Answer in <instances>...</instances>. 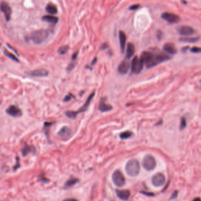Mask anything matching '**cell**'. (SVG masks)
Listing matches in <instances>:
<instances>
[{
    "instance_id": "83f0119b",
    "label": "cell",
    "mask_w": 201,
    "mask_h": 201,
    "mask_svg": "<svg viewBox=\"0 0 201 201\" xmlns=\"http://www.w3.org/2000/svg\"><path fill=\"white\" fill-rule=\"evenodd\" d=\"M65 115L67 117L71 118V119H74L76 118L77 114L76 113V111H68L65 112Z\"/></svg>"
},
{
    "instance_id": "d590c367",
    "label": "cell",
    "mask_w": 201,
    "mask_h": 201,
    "mask_svg": "<svg viewBox=\"0 0 201 201\" xmlns=\"http://www.w3.org/2000/svg\"><path fill=\"white\" fill-rule=\"evenodd\" d=\"M75 64H74V63H71V64L68 65V67L67 69L69 71H71V70L74 68V67H75Z\"/></svg>"
},
{
    "instance_id": "e575fe53",
    "label": "cell",
    "mask_w": 201,
    "mask_h": 201,
    "mask_svg": "<svg viewBox=\"0 0 201 201\" xmlns=\"http://www.w3.org/2000/svg\"><path fill=\"white\" fill-rule=\"evenodd\" d=\"M141 193L144 194V195L145 196H153L155 195L154 193H153L152 192H145V191H141Z\"/></svg>"
},
{
    "instance_id": "6da1fadb",
    "label": "cell",
    "mask_w": 201,
    "mask_h": 201,
    "mask_svg": "<svg viewBox=\"0 0 201 201\" xmlns=\"http://www.w3.org/2000/svg\"><path fill=\"white\" fill-rule=\"evenodd\" d=\"M125 171L130 177H136L140 172V164L137 159H131L126 164Z\"/></svg>"
},
{
    "instance_id": "9c48e42d",
    "label": "cell",
    "mask_w": 201,
    "mask_h": 201,
    "mask_svg": "<svg viewBox=\"0 0 201 201\" xmlns=\"http://www.w3.org/2000/svg\"><path fill=\"white\" fill-rule=\"evenodd\" d=\"M0 10L4 14L6 21H10L12 14V10L9 4L5 2H2L0 4Z\"/></svg>"
},
{
    "instance_id": "1f68e13d",
    "label": "cell",
    "mask_w": 201,
    "mask_h": 201,
    "mask_svg": "<svg viewBox=\"0 0 201 201\" xmlns=\"http://www.w3.org/2000/svg\"><path fill=\"white\" fill-rule=\"evenodd\" d=\"M178 195V192L177 191H175L174 192H173L170 198V200L172 199H174L177 198V196Z\"/></svg>"
},
{
    "instance_id": "5bb4252c",
    "label": "cell",
    "mask_w": 201,
    "mask_h": 201,
    "mask_svg": "<svg viewBox=\"0 0 201 201\" xmlns=\"http://www.w3.org/2000/svg\"><path fill=\"white\" fill-rule=\"evenodd\" d=\"M72 135V130L67 126H63L58 132V135L60 137L68 138Z\"/></svg>"
},
{
    "instance_id": "ba28073f",
    "label": "cell",
    "mask_w": 201,
    "mask_h": 201,
    "mask_svg": "<svg viewBox=\"0 0 201 201\" xmlns=\"http://www.w3.org/2000/svg\"><path fill=\"white\" fill-rule=\"evenodd\" d=\"M165 177L162 173H158L152 178V183L155 187L163 186L165 183Z\"/></svg>"
},
{
    "instance_id": "2e32d148",
    "label": "cell",
    "mask_w": 201,
    "mask_h": 201,
    "mask_svg": "<svg viewBox=\"0 0 201 201\" xmlns=\"http://www.w3.org/2000/svg\"><path fill=\"white\" fill-rule=\"evenodd\" d=\"M116 195L120 199L122 200H127L129 198L131 193L128 190H116Z\"/></svg>"
},
{
    "instance_id": "484cf974",
    "label": "cell",
    "mask_w": 201,
    "mask_h": 201,
    "mask_svg": "<svg viewBox=\"0 0 201 201\" xmlns=\"http://www.w3.org/2000/svg\"><path fill=\"white\" fill-rule=\"evenodd\" d=\"M4 54H5V55L6 56H7L8 58H10L11 60L14 61L18 62H19V60L18 58H17V57L15 55H14L13 54L10 53V52L7 51V50H5L4 51Z\"/></svg>"
},
{
    "instance_id": "9a60e30c",
    "label": "cell",
    "mask_w": 201,
    "mask_h": 201,
    "mask_svg": "<svg viewBox=\"0 0 201 201\" xmlns=\"http://www.w3.org/2000/svg\"><path fill=\"white\" fill-rule=\"evenodd\" d=\"M98 109L101 112H108L112 109V107L111 105L107 104L105 102V98H102L99 102Z\"/></svg>"
},
{
    "instance_id": "7c38bea8",
    "label": "cell",
    "mask_w": 201,
    "mask_h": 201,
    "mask_svg": "<svg viewBox=\"0 0 201 201\" xmlns=\"http://www.w3.org/2000/svg\"><path fill=\"white\" fill-rule=\"evenodd\" d=\"M6 112L9 115L12 117H15V118L21 116L22 115L21 110L15 105H11L10 107H9L7 109Z\"/></svg>"
},
{
    "instance_id": "603a6c76",
    "label": "cell",
    "mask_w": 201,
    "mask_h": 201,
    "mask_svg": "<svg viewBox=\"0 0 201 201\" xmlns=\"http://www.w3.org/2000/svg\"><path fill=\"white\" fill-rule=\"evenodd\" d=\"M35 151V149L34 146H30L28 145H26L22 150V154L24 157H25L28 153L31 152H34Z\"/></svg>"
},
{
    "instance_id": "74e56055",
    "label": "cell",
    "mask_w": 201,
    "mask_h": 201,
    "mask_svg": "<svg viewBox=\"0 0 201 201\" xmlns=\"http://www.w3.org/2000/svg\"><path fill=\"white\" fill-rule=\"evenodd\" d=\"M63 201H78V200L74 198H67V199H64Z\"/></svg>"
},
{
    "instance_id": "ffe728a7",
    "label": "cell",
    "mask_w": 201,
    "mask_h": 201,
    "mask_svg": "<svg viewBox=\"0 0 201 201\" xmlns=\"http://www.w3.org/2000/svg\"><path fill=\"white\" fill-rule=\"evenodd\" d=\"M135 51V49L134 45L131 42L128 43L126 49V58H127V59H130V58L134 55Z\"/></svg>"
},
{
    "instance_id": "5b68a950",
    "label": "cell",
    "mask_w": 201,
    "mask_h": 201,
    "mask_svg": "<svg viewBox=\"0 0 201 201\" xmlns=\"http://www.w3.org/2000/svg\"><path fill=\"white\" fill-rule=\"evenodd\" d=\"M112 181L114 185L118 187H122L125 185V179L122 173L120 171L116 170L113 173L112 176Z\"/></svg>"
},
{
    "instance_id": "277c9868",
    "label": "cell",
    "mask_w": 201,
    "mask_h": 201,
    "mask_svg": "<svg viewBox=\"0 0 201 201\" xmlns=\"http://www.w3.org/2000/svg\"><path fill=\"white\" fill-rule=\"evenodd\" d=\"M142 166L146 171H150L155 169L157 165V162L155 158L150 154L146 155L142 160Z\"/></svg>"
},
{
    "instance_id": "d6a6232c",
    "label": "cell",
    "mask_w": 201,
    "mask_h": 201,
    "mask_svg": "<svg viewBox=\"0 0 201 201\" xmlns=\"http://www.w3.org/2000/svg\"><path fill=\"white\" fill-rule=\"evenodd\" d=\"M139 7H140V5H139V4H134V5L131 6L129 9L130 10H132V11L137 10V9H138L139 8Z\"/></svg>"
},
{
    "instance_id": "d6986e66",
    "label": "cell",
    "mask_w": 201,
    "mask_h": 201,
    "mask_svg": "<svg viewBox=\"0 0 201 201\" xmlns=\"http://www.w3.org/2000/svg\"><path fill=\"white\" fill-rule=\"evenodd\" d=\"M119 43H120V48L122 53H124L125 51L126 42V36L125 33L123 31H119Z\"/></svg>"
},
{
    "instance_id": "836d02e7",
    "label": "cell",
    "mask_w": 201,
    "mask_h": 201,
    "mask_svg": "<svg viewBox=\"0 0 201 201\" xmlns=\"http://www.w3.org/2000/svg\"><path fill=\"white\" fill-rule=\"evenodd\" d=\"M73 95L71 94H68L67 95L65 96V98L64 99V101H65V102H66V101H69L70 99H72V98H73Z\"/></svg>"
},
{
    "instance_id": "d4e9b609",
    "label": "cell",
    "mask_w": 201,
    "mask_h": 201,
    "mask_svg": "<svg viewBox=\"0 0 201 201\" xmlns=\"http://www.w3.org/2000/svg\"><path fill=\"white\" fill-rule=\"evenodd\" d=\"M78 182V179H76V178H71V179H69L68 180H67L66 183L64 185V188H69L70 187L74 186L75 185L76 183Z\"/></svg>"
},
{
    "instance_id": "4fadbf2b",
    "label": "cell",
    "mask_w": 201,
    "mask_h": 201,
    "mask_svg": "<svg viewBox=\"0 0 201 201\" xmlns=\"http://www.w3.org/2000/svg\"><path fill=\"white\" fill-rule=\"evenodd\" d=\"M129 68L130 64L129 62L126 60H124L119 64L118 67V71L119 74H122V75H125V74L128 73Z\"/></svg>"
},
{
    "instance_id": "60d3db41",
    "label": "cell",
    "mask_w": 201,
    "mask_h": 201,
    "mask_svg": "<svg viewBox=\"0 0 201 201\" xmlns=\"http://www.w3.org/2000/svg\"><path fill=\"white\" fill-rule=\"evenodd\" d=\"M78 55V53H76L74 54V55H73V56H72V58H73V60H75L76 58V56H77Z\"/></svg>"
},
{
    "instance_id": "e0dca14e",
    "label": "cell",
    "mask_w": 201,
    "mask_h": 201,
    "mask_svg": "<svg viewBox=\"0 0 201 201\" xmlns=\"http://www.w3.org/2000/svg\"><path fill=\"white\" fill-rule=\"evenodd\" d=\"M164 51L166 53L173 55L177 53V49L175 46L171 43H166L164 46Z\"/></svg>"
},
{
    "instance_id": "ac0fdd59",
    "label": "cell",
    "mask_w": 201,
    "mask_h": 201,
    "mask_svg": "<svg viewBox=\"0 0 201 201\" xmlns=\"http://www.w3.org/2000/svg\"><path fill=\"white\" fill-rule=\"evenodd\" d=\"M95 95V92H92V93L91 94L89 95V96L88 97V98L87 100H86V102H85L84 104H83V105L82 106V107H81L80 109H79L78 111H76V114H78V113H81V112H83L87 111V108H88L89 105L90 104V103H91L92 99H93L94 96Z\"/></svg>"
},
{
    "instance_id": "44dd1931",
    "label": "cell",
    "mask_w": 201,
    "mask_h": 201,
    "mask_svg": "<svg viewBox=\"0 0 201 201\" xmlns=\"http://www.w3.org/2000/svg\"><path fill=\"white\" fill-rule=\"evenodd\" d=\"M42 19L45 21L48 22L49 23L53 24H56L58 21V18L56 17L53 16V15H44V16L42 17Z\"/></svg>"
},
{
    "instance_id": "f1b7e54d",
    "label": "cell",
    "mask_w": 201,
    "mask_h": 201,
    "mask_svg": "<svg viewBox=\"0 0 201 201\" xmlns=\"http://www.w3.org/2000/svg\"><path fill=\"white\" fill-rule=\"evenodd\" d=\"M68 49H69V47L68 46H63L62 47H61L60 48H59L58 51L60 54L64 55V54L67 53V52L68 51Z\"/></svg>"
},
{
    "instance_id": "ab89813d",
    "label": "cell",
    "mask_w": 201,
    "mask_h": 201,
    "mask_svg": "<svg viewBox=\"0 0 201 201\" xmlns=\"http://www.w3.org/2000/svg\"><path fill=\"white\" fill-rule=\"evenodd\" d=\"M192 201H201V198L199 197H196L194 198L192 200Z\"/></svg>"
},
{
    "instance_id": "30bf717a",
    "label": "cell",
    "mask_w": 201,
    "mask_h": 201,
    "mask_svg": "<svg viewBox=\"0 0 201 201\" xmlns=\"http://www.w3.org/2000/svg\"><path fill=\"white\" fill-rule=\"evenodd\" d=\"M177 30L178 33L183 36H189L195 33V31L192 27L188 25L180 26L178 27Z\"/></svg>"
},
{
    "instance_id": "7402d4cb",
    "label": "cell",
    "mask_w": 201,
    "mask_h": 201,
    "mask_svg": "<svg viewBox=\"0 0 201 201\" xmlns=\"http://www.w3.org/2000/svg\"><path fill=\"white\" fill-rule=\"evenodd\" d=\"M46 10L47 12L51 15H55L58 12L57 7L54 4L52 3H49L47 5Z\"/></svg>"
},
{
    "instance_id": "52a82bcc",
    "label": "cell",
    "mask_w": 201,
    "mask_h": 201,
    "mask_svg": "<svg viewBox=\"0 0 201 201\" xmlns=\"http://www.w3.org/2000/svg\"><path fill=\"white\" fill-rule=\"evenodd\" d=\"M162 18L165 20L170 24H176L178 23L180 20V18L178 15L175 14L174 13L165 12L162 13L161 15Z\"/></svg>"
},
{
    "instance_id": "3957f363",
    "label": "cell",
    "mask_w": 201,
    "mask_h": 201,
    "mask_svg": "<svg viewBox=\"0 0 201 201\" xmlns=\"http://www.w3.org/2000/svg\"><path fill=\"white\" fill-rule=\"evenodd\" d=\"M140 59L143 62V64H145L146 68H150L156 66L157 64H158L156 60L155 55L148 51L143 52L141 54Z\"/></svg>"
},
{
    "instance_id": "8992f818",
    "label": "cell",
    "mask_w": 201,
    "mask_h": 201,
    "mask_svg": "<svg viewBox=\"0 0 201 201\" xmlns=\"http://www.w3.org/2000/svg\"><path fill=\"white\" fill-rule=\"evenodd\" d=\"M143 62L138 56H135L133 58L131 63V71L134 74H139L141 73L143 69Z\"/></svg>"
},
{
    "instance_id": "7a4b0ae2",
    "label": "cell",
    "mask_w": 201,
    "mask_h": 201,
    "mask_svg": "<svg viewBox=\"0 0 201 201\" xmlns=\"http://www.w3.org/2000/svg\"><path fill=\"white\" fill-rule=\"evenodd\" d=\"M49 36V32L46 30H40L34 31L30 35V39L36 44L44 42Z\"/></svg>"
},
{
    "instance_id": "4dcf8cb0",
    "label": "cell",
    "mask_w": 201,
    "mask_h": 201,
    "mask_svg": "<svg viewBox=\"0 0 201 201\" xmlns=\"http://www.w3.org/2000/svg\"><path fill=\"white\" fill-rule=\"evenodd\" d=\"M191 51L193 53H201V48L197 47H194L191 49Z\"/></svg>"
},
{
    "instance_id": "f546056e",
    "label": "cell",
    "mask_w": 201,
    "mask_h": 201,
    "mask_svg": "<svg viewBox=\"0 0 201 201\" xmlns=\"http://www.w3.org/2000/svg\"><path fill=\"white\" fill-rule=\"evenodd\" d=\"M186 119H185L184 117L181 118V120H180V129H184L186 127Z\"/></svg>"
},
{
    "instance_id": "4316f807",
    "label": "cell",
    "mask_w": 201,
    "mask_h": 201,
    "mask_svg": "<svg viewBox=\"0 0 201 201\" xmlns=\"http://www.w3.org/2000/svg\"><path fill=\"white\" fill-rule=\"evenodd\" d=\"M132 135H133V133L131 131H126L121 133L119 137H120L121 139H126L129 138L131 137Z\"/></svg>"
},
{
    "instance_id": "cb8c5ba5",
    "label": "cell",
    "mask_w": 201,
    "mask_h": 201,
    "mask_svg": "<svg viewBox=\"0 0 201 201\" xmlns=\"http://www.w3.org/2000/svg\"><path fill=\"white\" fill-rule=\"evenodd\" d=\"M199 40V37H183L180 38L179 41L184 42L195 43L198 41Z\"/></svg>"
},
{
    "instance_id": "8d00e7d4",
    "label": "cell",
    "mask_w": 201,
    "mask_h": 201,
    "mask_svg": "<svg viewBox=\"0 0 201 201\" xmlns=\"http://www.w3.org/2000/svg\"><path fill=\"white\" fill-rule=\"evenodd\" d=\"M162 35H163V33H162V31H158L157 32V38L158 39L160 40L162 37Z\"/></svg>"
},
{
    "instance_id": "f35d334b",
    "label": "cell",
    "mask_w": 201,
    "mask_h": 201,
    "mask_svg": "<svg viewBox=\"0 0 201 201\" xmlns=\"http://www.w3.org/2000/svg\"><path fill=\"white\" fill-rule=\"evenodd\" d=\"M108 46L107 44H102V46H101V49H105L107 48H108Z\"/></svg>"
},
{
    "instance_id": "8fae6325",
    "label": "cell",
    "mask_w": 201,
    "mask_h": 201,
    "mask_svg": "<svg viewBox=\"0 0 201 201\" xmlns=\"http://www.w3.org/2000/svg\"><path fill=\"white\" fill-rule=\"evenodd\" d=\"M48 71L44 68L35 69L27 73L28 75L33 76V77H46L48 75Z\"/></svg>"
}]
</instances>
